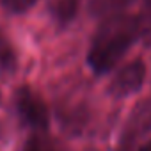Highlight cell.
Segmentation results:
<instances>
[{"instance_id": "7a4b0ae2", "label": "cell", "mask_w": 151, "mask_h": 151, "mask_svg": "<svg viewBox=\"0 0 151 151\" xmlns=\"http://www.w3.org/2000/svg\"><path fill=\"white\" fill-rule=\"evenodd\" d=\"M16 110L20 117L23 119L25 124L37 132H45L50 124V116H48V107L43 101V98L32 91L30 87H20L16 91Z\"/></svg>"}, {"instance_id": "9c48e42d", "label": "cell", "mask_w": 151, "mask_h": 151, "mask_svg": "<svg viewBox=\"0 0 151 151\" xmlns=\"http://www.w3.org/2000/svg\"><path fill=\"white\" fill-rule=\"evenodd\" d=\"M23 151H60V149L55 144V140L50 139L48 135H45V133H34L25 142Z\"/></svg>"}, {"instance_id": "52a82bcc", "label": "cell", "mask_w": 151, "mask_h": 151, "mask_svg": "<svg viewBox=\"0 0 151 151\" xmlns=\"http://www.w3.org/2000/svg\"><path fill=\"white\" fill-rule=\"evenodd\" d=\"M137 4L140 6L135 14L139 22V39L151 48V0H139Z\"/></svg>"}, {"instance_id": "8992f818", "label": "cell", "mask_w": 151, "mask_h": 151, "mask_svg": "<svg viewBox=\"0 0 151 151\" xmlns=\"http://www.w3.org/2000/svg\"><path fill=\"white\" fill-rule=\"evenodd\" d=\"M50 13L59 25H68L78 13V0H53Z\"/></svg>"}, {"instance_id": "6da1fadb", "label": "cell", "mask_w": 151, "mask_h": 151, "mask_svg": "<svg viewBox=\"0 0 151 151\" xmlns=\"http://www.w3.org/2000/svg\"><path fill=\"white\" fill-rule=\"evenodd\" d=\"M139 39V22L130 11L101 18L87 53V64L96 75L112 71Z\"/></svg>"}, {"instance_id": "3957f363", "label": "cell", "mask_w": 151, "mask_h": 151, "mask_svg": "<svg viewBox=\"0 0 151 151\" xmlns=\"http://www.w3.org/2000/svg\"><path fill=\"white\" fill-rule=\"evenodd\" d=\"M146 80V64L142 60H132L124 64L116 75L109 86V93L116 98H124L137 93Z\"/></svg>"}, {"instance_id": "277c9868", "label": "cell", "mask_w": 151, "mask_h": 151, "mask_svg": "<svg viewBox=\"0 0 151 151\" xmlns=\"http://www.w3.org/2000/svg\"><path fill=\"white\" fill-rule=\"evenodd\" d=\"M151 130V100H147L146 103H142L133 117L128 121V137H124V144H132V140L137 139V135L140 132H147Z\"/></svg>"}, {"instance_id": "8fae6325", "label": "cell", "mask_w": 151, "mask_h": 151, "mask_svg": "<svg viewBox=\"0 0 151 151\" xmlns=\"http://www.w3.org/2000/svg\"><path fill=\"white\" fill-rule=\"evenodd\" d=\"M139 151H151V140H147V142H146V144L139 149Z\"/></svg>"}, {"instance_id": "5b68a950", "label": "cell", "mask_w": 151, "mask_h": 151, "mask_svg": "<svg viewBox=\"0 0 151 151\" xmlns=\"http://www.w3.org/2000/svg\"><path fill=\"white\" fill-rule=\"evenodd\" d=\"M139 0H93L89 9L91 14L96 18H105L117 13H126L132 6H135Z\"/></svg>"}, {"instance_id": "ba28073f", "label": "cell", "mask_w": 151, "mask_h": 151, "mask_svg": "<svg viewBox=\"0 0 151 151\" xmlns=\"http://www.w3.org/2000/svg\"><path fill=\"white\" fill-rule=\"evenodd\" d=\"M16 68V52L11 41L0 32V69L13 71Z\"/></svg>"}, {"instance_id": "30bf717a", "label": "cell", "mask_w": 151, "mask_h": 151, "mask_svg": "<svg viewBox=\"0 0 151 151\" xmlns=\"http://www.w3.org/2000/svg\"><path fill=\"white\" fill-rule=\"evenodd\" d=\"M37 2L39 0H2V6L13 14H22V13H27Z\"/></svg>"}]
</instances>
